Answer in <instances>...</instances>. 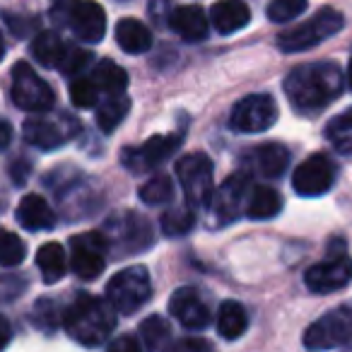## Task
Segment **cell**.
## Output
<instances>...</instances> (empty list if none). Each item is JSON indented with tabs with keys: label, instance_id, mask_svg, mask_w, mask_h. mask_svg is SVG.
Masks as SVG:
<instances>
[{
	"label": "cell",
	"instance_id": "5b68a950",
	"mask_svg": "<svg viewBox=\"0 0 352 352\" xmlns=\"http://www.w3.org/2000/svg\"><path fill=\"white\" fill-rule=\"evenodd\" d=\"M152 294V283L147 268L133 265L121 273H116L107 283V299L118 314H135L142 304H147Z\"/></svg>",
	"mask_w": 352,
	"mask_h": 352
},
{
	"label": "cell",
	"instance_id": "9c48e42d",
	"mask_svg": "<svg viewBox=\"0 0 352 352\" xmlns=\"http://www.w3.org/2000/svg\"><path fill=\"white\" fill-rule=\"evenodd\" d=\"M109 239L99 232H87L70 239V268L78 278L94 280L104 273Z\"/></svg>",
	"mask_w": 352,
	"mask_h": 352
},
{
	"label": "cell",
	"instance_id": "f35d334b",
	"mask_svg": "<svg viewBox=\"0 0 352 352\" xmlns=\"http://www.w3.org/2000/svg\"><path fill=\"white\" fill-rule=\"evenodd\" d=\"M176 347H191V350H208V342L188 340V342H182V345H176Z\"/></svg>",
	"mask_w": 352,
	"mask_h": 352
},
{
	"label": "cell",
	"instance_id": "4316f807",
	"mask_svg": "<svg viewBox=\"0 0 352 352\" xmlns=\"http://www.w3.org/2000/svg\"><path fill=\"white\" fill-rule=\"evenodd\" d=\"M22 133H25V140L30 142V145L39 147V150H56V147L63 145L60 131L49 121H36V118L34 121H27Z\"/></svg>",
	"mask_w": 352,
	"mask_h": 352
},
{
	"label": "cell",
	"instance_id": "83f0119b",
	"mask_svg": "<svg viewBox=\"0 0 352 352\" xmlns=\"http://www.w3.org/2000/svg\"><path fill=\"white\" fill-rule=\"evenodd\" d=\"M196 225V212L191 208H176L162 215V232L166 236H184Z\"/></svg>",
	"mask_w": 352,
	"mask_h": 352
},
{
	"label": "cell",
	"instance_id": "74e56055",
	"mask_svg": "<svg viewBox=\"0 0 352 352\" xmlns=\"http://www.w3.org/2000/svg\"><path fill=\"white\" fill-rule=\"evenodd\" d=\"M10 338H12V326H10V321H8L6 316H0V350L10 342Z\"/></svg>",
	"mask_w": 352,
	"mask_h": 352
},
{
	"label": "cell",
	"instance_id": "2e32d148",
	"mask_svg": "<svg viewBox=\"0 0 352 352\" xmlns=\"http://www.w3.org/2000/svg\"><path fill=\"white\" fill-rule=\"evenodd\" d=\"M171 27L184 41H203L210 32V22H208L203 8L198 6H182L171 12Z\"/></svg>",
	"mask_w": 352,
	"mask_h": 352
},
{
	"label": "cell",
	"instance_id": "9a60e30c",
	"mask_svg": "<svg viewBox=\"0 0 352 352\" xmlns=\"http://www.w3.org/2000/svg\"><path fill=\"white\" fill-rule=\"evenodd\" d=\"M246 193H249V179H246V174H232L230 179L212 193V210L222 217V222L236 220Z\"/></svg>",
	"mask_w": 352,
	"mask_h": 352
},
{
	"label": "cell",
	"instance_id": "8992f818",
	"mask_svg": "<svg viewBox=\"0 0 352 352\" xmlns=\"http://www.w3.org/2000/svg\"><path fill=\"white\" fill-rule=\"evenodd\" d=\"M176 176H179L182 188L191 206H210L215 184H212V162L208 160L206 152H191V155L182 157L176 164Z\"/></svg>",
	"mask_w": 352,
	"mask_h": 352
},
{
	"label": "cell",
	"instance_id": "e575fe53",
	"mask_svg": "<svg viewBox=\"0 0 352 352\" xmlns=\"http://www.w3.org/2000/svg\"><path fill=\"white\" fill-rule=\"evenodd\" d=\"M89 60H92V54H89V51L68 49L63 63H60V70H63L65 75H75V73H80L82 68H87Z\"/></svg>",
	"mask_w": 352,
	"mask_h": 352
},
{
	"label": "cell",
	"instance_id": "d4e9b609",
	"mask_svg": "<svg viewBox=\"0 0 352 352\" xmlns=\"http://www.w3.org/2000/svg\"><path fill=\"white\" fill-rule=\"evenodd\" d=\"M92 82L97 85L99 92L104 94H121L128 87V75L123 68H118L113 60H102L94 65L92 70Z\"/></svg>",
	"mask_w": 352,
	"mask_h": 352
},
{
	"label": "cell",
	"instance_id": "ac0fdd59",
	"mask_svg": "<svg viewBox=\"0 0 352 352\" xmlns=\"http://www.w3.org/2000/svg\"><path fill=\"white\" fill-rule=\"evenodd\" d=\"M17 222L30 232H44L56 225V215L51 206L36 193H30L17 206Z\"/></svg>",
	"mask_w": 352,
	"mask_h": 352
},
{
	"label": "cell",
	"instance_id": "277c9868",
	"mask_svg": "<svg viewBox=\"0 0 352 352\" xmlns=\"http://www.w3.org/2000/svg\"><path fill=\"white\" fill-rule=\"evenodd\" d=\"M342 30V15L336 8H321L311 20L302 22L297 27L280 32L278 46L285 54H299V51H309L318 46L323 39L338 34Z\"/></svg>",
	"mask_w": 352,
	"mask_h": 352
},
{
	"label": "cell",
	"instance_id": "6da1fadb",
	"mask_svg": "<svg viewBox=\"0 0 352 352\" xmlns=\"http://www.w3.org/2000/svg\"><path fill=\"white\" fill-rule=\"evenodd\" d=\"M342 73L336 63H311L302 65V68L292 70L287 75V89L292 104L299 111H316V109L326 107L331 99L340 97L342 92Z\"/></svg>",
	"mask_w": 352,
	"mask_h": 352
},
{
	"label": "cell",
	"instance_id": "d6986e66",
	"mask_svg": "<svg viewBox=\"0 0 352 352\" xmlns=\"http://www.w3.org/2000/svg\"><path fill=\"white\" fill-rule=\"evenodd\" d=\"M251 160H254L256 169L265 176V179H278V176L285 174L289 164V152L285 145L280 142H265V145L256 147L251 152Z\"/></svg>",
	"mask_w": 352,
	"mask_h": 352
},
{
	"label": "cell",
	"instance_id": "52a82bcc",
	"mask_svg": "<svg viewBox=\"0 0 352 352\" xmlns=\"http://www.w3.org/2000/svg\"><path fill=\"white\" fill-rule=\"evenodd\" d=\"M10 94L17 107L32 113L49 111L56 102V94H54V89H51V85L46 82V80H41L39 75H36V70L32 68L30 63H25V60L15 63V68H12Z\"/></svg>",
	"mask_w": 352,
	"mask_h": 352
},
{
	"label": "cell",
	"instance_id": "d6a6232c",
	"mask_svg": "<svg viewBox=\"0 0 352 352\" xmlns=\"http://www.w3.org/2000/svg\"><path fill=\"white\" fill-rule=\"evenodd\" d=\"M304 10H307V0H270L268 20L283 25V22H292Z\"/></svg>",
	"mask_w": 352,
	"mask_h": 352
},
{
	"label": "cell",
	"instance_id": "4fadbf2b",
	"mask_svg": "<svg viewBox=\"0 0 352 352\" xmlns=\"http://www.w3.org/2000/svg\"><path fill=\"white\" fill-rule=\"evenodd\" d=\"M169 314L184 328L201 331L210 323V309L203 302L201 292L193 287H179L169 299Z\"/></svg>",
	"mask_w": 352,
	"mask_h": 352
},
{
	"label": "cell",
	"instance_id": "ffe728a7",
	"mask_svg": "<svg viewBox=\"0 0 352 352\" xmlns=\"http://www.w3.org/2000/svg\"><path fill=\"white\" fill-rule=\"evenodd\" d=\"M116 44L121 46L126 54H145L152 46V32L142 25L140 20L126 17L116 25Z\"/></svg>",
	"mask_w": 352,
	"mask_h": 352
},
{
	"label": "cell",
	"instance_id": "603a6c76",
	"mask_svg": "<svg viewBox=\"0 0 352 352\" xmlns=\"http://www.w3.org/2000/svg\"><path fill=\"white\" fill-rule=\"evenodd\" d=\"M246 328H249V316H246V309L239 302H225L217 309V331L225 340L241 338Z\"/></svg>",
	"mask_w": 352,
	"mask_h": 352
},
{
	"label": "cell",
	"instance_id": "5bb4252c",
	"mask_svg": "<svg viewBox=\"0 0 352 352\" xmlns=\"http://www.w3.org/2000/svg\"><path fill=\"white\" fill-rule=\"evenodd\" d=\"M179 142H182V138L174 135V133H171V135H155V138H150L145 145L123 152V164L133 171L155 169L157 164H162V162L174 155Z\"/></svg>",
	"mask_w": 352,
	"mask_h": 352
},
{
	"label": "cell",
	"instance_id": "60d3db41",
	"mask_svg": "<svg viewBox=\"0 0 352 352\" xmlns=\"http://www.w3.org/2000/svg\"><path fill=\"white\" fill-rule=\"evenodd\" d=\"M347 85H350V89H352V60H350V68H347Z\"/></svg>",
	"mask_w": 352,
	"mask_h": 352
},
{
	"label": "cell",
	"instance_id": "ba28073f",
	"mask_svg": "<svg viewBox=\"0 0 352 352\" xmlns=\"http://www.w3.org/2000/svg\"><path fill=\"white\" fill-rule=\"evenodd\" d=\"M304 345L311 350H331V347L352 345V309L338 307L326 314L304 333Z\"/></svg>",
	"mask_w": 352,
	"mask_h": 352
},
{
	"label": "cell",
	"instance_id": "7a4b0ae2",
	"mask_svg": "<svg viewBox=\"0 0 352 352\" xmlns=\"http://www.w3.org/2000/svg\"><path fill=\"white\" fill-rule=\"evenodd\" d=\"M63 326L68 331V336L73 340H78L80 345L97 347L113 333L116 314H113V307L109 304V299L102 302V299L92 297V294L80 292V297L65 309Z\"/></svg>",
	"mask_w": 352,
	"mask_h": 352
},
{
	"label": "cell",
	"instance_id": "836d02e7",
	"mask_svg": "<svg viewBox=\"0 0 352 352\" xmlns=\"http://www.w3.org/2000/svg\"><path fill=\"white\" fill-rule=\"evenodd\" d=\"M97 85L92 82V78H78L70 82V102L80 109H89L97 102Z\"/></svg>",
	"mask_w": 352,
	"mask_h": 352
},
{
	"label": "cell",
	"instance_id": "484cf974",
	"mask_svg": "<svg viewBox=\"0 0 352 352\" xmlns=\"http://www.w3.org/2000/svg\"><path fill=\"white\" fill-rule=\"evenodd\" d=\"M131 111V99L126 97V92L121 94H109V99L97 109V126L102 128L104 133H113L121 121L128 116Z\"/></svg>",
	"mask_w": 352,
	"mask_h": 352
},
{
	"label": "cell",
	"instance_id": "8fae6325",
	"mask_svg": "<svg viewBox=\"0 0 352 352\" xmlns=\"http://www.w3.org/2000/svg\"><path fill=\"white\" fill-rule=\"evenodd\" d=\"M278 118V107L270 94H251L232 109L230 126L239 133H263Z\"/></svg>",
	"mask_w": 352,
	"mask_h": 352
},
{
	"label": "cell",
	"instance_id": "f1b7e54d",
	"mask_svg": "<svg viewBox=\"0 0 352 352\" xmlns=\"http://www.w3.org/2000/svg\"><path fill=\"white\" fill-rule=\"evenodd\" d=\"M171 196H174V184H171V179L166 174L152 176L150 182H145L140 188V198L147 206H162V203H166Z\"/></svg>",
	"mask_w": 352,
	"mask_h": 352
},
{
	"label": "cell",
	"instance_id": "f546056e",
	"mask_svg": "<svg viewBox=\"0 0 352 352\" xmlns=\"http://www.w3.org/2000/svg\"><path fill=\"white\" fill-rule=\"evenodd\" d=\"M27 256V246L25 241L20 239L17 234L8 230H0V265H20Z\"/></svg>",
	"mask_w": 352,
	"mask_h": 352
},
{
	"label": "cell",
	"instance_id": "3957f363",
	"mask_svg": "<svg viewBox=\"0 0 352 352\" xmlns=\"http://www.w3.org/2000/svg\"><path fill=\"white\" fill-rule=\"evenodd\" d=\"M51 17L54 22L68 25L85 44H97L107 34V12L94 0H56Z\"/></svg>",
	"mask_w": 352,
	"mask_h": 352
},
{
	"label": "cell",
	"instance_id": "44dd1931",
	"mask_svg": "<svg viewBox=\"0 0 352 352\" xmlns=\"http://www.w3.org/2000/svg\"><path fill=\"white\" fill-rule=\"evenodd\" d=\"M65 54H68V46L60 39L56 32H39L32 41V56L39 60L46 68H56V65L63 63Z\"/></svg>",
	"mask_w": 352,
	"mask_h": 352
},
{
	"label": "cell",
	"instance_id": "d590c367",
	"mask_svg": "<svg viewBox=\"0 0 352 352\" xmlns=\"http://www.w3.org/2000/svg\"><path fill=\"white\" fill-rule=\"evenodd\" d=\"M109 347H111L113 352H123V350L138 352V347H140V345H138V340H133V338H121V340H113Z\"/></svg>",
	"mask_w": 352,
	"mask_h": 352
},
{
	"label": "cell",
	"instance_id": "4dcf8cb0",
	"mask_svg": "<svg viewBox=\"0 0 352 352\" xmlns=\"http://www.w3.org/2000/svg\"><path fill=\"white\" fill-rule=\"evenodd\" d=\"M140 336H142V340H145V345L150 347V350H162V347L166 345V340H169L171 328L162 316H150V318H145V321H142Z\"/></svg>",
	"mask_w": 352,
	"mask_h": 352
},
{
	"label": "cell",
	"instance_id": "ab89813d",
	"mask_svg": "<svg viewBox=\"0 0 352 352\" xmlns=\"http://www.w3.org/2000/svg\"><path fill=\"white\" fill-rule=\"evenodd\" d=\"M6 56V41H3V34H0V60Z\"/></svg>",
	"mask_w": 352,
	"mask_h": 352
},
{
	"label": "cell",
	"instance_id": "cb8c5ba5",
	"mask_svg": "<svg viewBox=\"0 0 352 352\" xmlns=\"http://www.w3.org/2000/svg\"><path fill=\"white\" fill-rule=\"evenodd\" d=\"M283 210V198L275 188L270 186H256L249 196V206H246V212H249L251 220H270L278 212Z\"/></svg>",
	"mask_w": 352,
	"mask_h": 352
},
{
	"label": "cell",
	"instance_id": "7402d4cb",
	"mask_svg": "<svg viewBox=\"0 0 352 352\" xmlns=\"http://www.w3.org/2000/svg\"><path fill=\"white\" fill-rule=\"evenodd\" d=\"M36 265H39L46 285L58 283V280L65 275V270H68V261H65L63 246L56 244V241L44 244L39 251H36Z\"/></svg>",
	"mask_w": 352,
	"mask_h": 352
},
{
	"label": "cell",
	"instance_id": "8d00e7d4",
	"mask_svg": "<svg viewBox=\"0 0 352 352\" xmlns=\"http://www.w3.org/2000/svg\"><path fill=\"white\" fill-rule=\"evenodd\" d=\"M10 140H12V126L8 121H3V118H0V152L10 145Z\"/></svg>",
	"mask_w": 352,
	"mask_h": 352
},
{
	"label": "cell",
	"instance_id": "30bf717a",
	"mask_svg": "<svg viewBox=\"0 0 352 352\" xmlns=\"http://www.w3.org/2000/svg\"><path fill=\"white\" fill-rule=\"evenodd\" d=\"M336 174H338V169L331 157L323 155V152H316V155L307 157V160L294 169L292 186L299 196L316 198L331 191L333 184H336Z\"/></svg>",
	"mask_w": 352,
	"mask_h": 352
},
{
	"label": "cell",
	"instance_id": "e0dca14e",
	"mask_svg": "<svg viewBox=\"0 0 352 352\" xmlns=\"http://www.w3.org/2000/svg\"><path fill=\"white\" fill-rule=\"evenodd\" d=\"M210 20L220 34H234L251 20V10L244 0H220L210 10Z\"/></svg>",
	"mask_w": 352,
	"mask_h": 352
},
{
	"label": "cell",
	"instance_id": "1f68e13d",
	"mask_svg": "<svg viewBox=\"0 0 352 352\" xmlns=\"http://www.w3.org/2000/svg\"><path fill=\"white\" fill-rule=\"evenodd\" d=\"M328 138L340 152H352V109L328 126Z\"/></svg>",
	"mask_w": 352,
	"mask_h": 352
},
{
	"label": "cell",
	"instance_id": "7c38bea8",
	"mask_svg": "<svg viewBox=\"0 0 352 352\" xmlns=\"http://www.w3.org/2000/svg\"><path fill=\"white\" fill-rule=\"evenodd\" d=\"M352 280V261L347 256H333V258L316 263L307 270L304 285L316 294H328L342 289Z\"/></svg>",
	"mask_w": 352,
	"mask_h": 352
}]
</instances>
